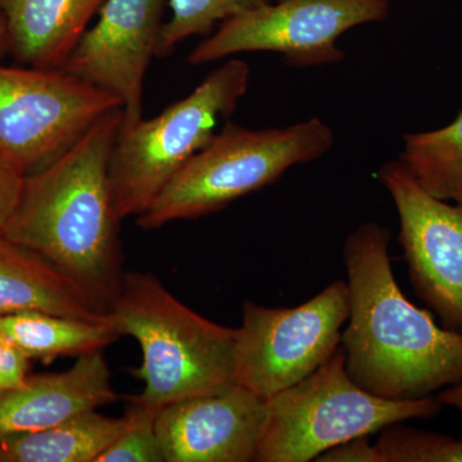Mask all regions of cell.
I'll list each match as a JSON object with an SVG mask.
<instances>
[{"mask_svg": "<svg viewBox=\"0 0 462 462\" xmlns=\"http://www.w3.org/2000/svg\"><path fill=\"white\" fill-rule=\"evenodd\" d=\"M320 462H382L375 445H370L369 437L356 438L328 449L319 456Z\"/></svg>", "mask_w": 462, "mask_h": 462, "instance_id": "cb8c5ba5", "label": "cell"}, {"mask_svg": "<svg viewBox=\"0 0 462 462\" xmlns=\"http://www.w3.org/2000/svg\"><path fill=\"white\" fill-rule=\"evenodd\" d=\"M272 0H169L171 17L163 23L157 58H166L191 36H208L220 23Z\"/></svg>", "mask_w": 462, "mask_h": 462, "instance_id": "d6986e66", "label": "cell"}, {"mask_svg": "<svg viewBox=\"0 0 462 462\" xmlns=\"http://www.w3.org/2000/svg\"><path fill=\"white\" fill-rule=\"evenodd\" d=\"M375 447L382 462H462V439L412 430L401 422L380 430Z\"/></svg>", "mask_w": 462, "mask_h": 462, "instance_id": "ffe728a7", "label": "cell"}, {"mask_svg": "<svg viewBox=\"0 0 462 462\" xmlns=\"http://www.w3.org/2000/svg\"><path fill=\"white\" fill-rule=\"evenodd\" d=\"M251 67L227 60L189 96L153 118L120 127L108 167L109 191L117 220L142 215L194 154L214 138L245 96Z\"/></svg>", "mask_w": 462, "mask_h": 462, "instance_id": "8992f818", "label": "cell"}, {"mask_svg": "<svg viewBox=\"0 0 462 462\" xmlns=\"http://www.w3.org/2000/svg\"><path fill=\"white\" fill-rule=\"evenodd\" d=\"M0 331L30 358L50 365L66 356L103 351L120 338L114 322H94L42 311L0 315Z\"/></svg>", "mask_w": 462, "mask_h": 462, "instance_id": "e0dca14e", "label": "cell"}, {"mask_svg": "<svg viewBox=\"0 0 462 462\" xmlns=\"http://www.w3.org/2000/svg\"><path fill=\"white\" fill-rule=\"evenodd\" d=\"M167 3L105 0L96 25L87 29L60 69L120 100L121 127L143 118L145 75L157 58Z\"/></svg>", "mask_w": 462, "mask_h": 462, "instance_id": "8fae6325", "label": "cell"}, {"mask_svg": "<svg viewBox=\"0 0 462 462\" xmlns=\"http://www.w3.org/2000/svg\"><path fill=\"white\" fill-rule=\"evenodd\" d=\"M123 108L96 121L50 165L25 176L2 236L44 258L89 294L106 314L120 296L124 254L108 167Z\"/></svg>", "mask_w": 462, "mask_h": 462, "instance_id": "6da1fadb", "label": "cell"}, {"mask_svg": "<svg viewBox=\"0 0 462 462\" xmlns=\"http://www.w3.org/2000/svg\"><path fill=\"white\" fill-rule=\"evenodd\" d=\"M378 178L396 206L412 288L443 328L462 334V203L430 196L400 160Z\"/></svg>", "mask_w": 462, "mask_h": 462, "instance_id": "30bf717a", "label": "cell"}, {"mask_svg": "<svg viewBox=\"0 0 462 462\" xmlns=\"http://www.w3.org/2000/svg\"><path fill=\"white\" fill-rule=\"evenodd\" d=\"M111 315L120 337L142 348V365L132 372L144 382L142 393L132 396L138 402L160 412L234 384L236 329L194 312L153 273H125Z\"/></svg>", "mask_w": 462, "mask_h": 462, "instance_id": "3957f363", "label": "cell"}, {"mask_svg": "<svg viewBox=\"0 0 462 462\" xmlns=\"http://www.w3.org/2000/svg\"><path fill=\"white\" fill-rule=\"evenodd\" d=\"M111 376L103 351H94L66 372L29 376L21 387L0 392V437L47 430L116 402L121 396Z\"/></svg>", "mask_w": 462, "mask_h": 462, "instance_id": "4fadbf2b", "label": "cell"}, {"mask_svg": "<svg viewBox=\"0 0 462 462\" xmlns=\"http://www.w3.org/2000/svg\"><path fill=\"white\" fill-rule=\"evenodd\" d=\"M126 425L97 410L38 431L0 437V462H96Z\"/></svg>", "mask_w": 462, "mask_h": 462, "instance_id": "2e32d148", "label": "cell"}, {"mask_svg": "<svg viewBox=\"0 0 462 462\" xmlns=\"http://www.w3.org/2000/svg\"><path fill=\"white\" fill-rule=\"evenodd\" d=\"M42 311L114 322L74 281L23 245L0 236V315Z\"/></svg>", "mask_w": 462, "mask_h": 462, "instance_id": "9a60e30c", "label": "cell"}, {"mask_svg": "<svg viewBox=\"0 0 462 462\" xmlns=\"http://www.w3.org/2000/svg\"><path fill=\"white\" fill-rule=\"evenodd\" d=\"M29 357L0 331V392L21 387L29 378Z\"/></svg>", "mask_w": 462, "mask_h": 462, "instance_id": "7402d4cb", "label": "cell"}, {"mask_svg": "<svg viewBox=\"0 0 462 462\" xmlns=\"http://www.w3.org/2000/svg\"><path fill=\"white\" fill-rule=\"evenodd\" d=\"M398 160L430 196L462 203V111L445 127L404 135Z\"/></svg>", "mask_w": 462, "mask_h": 462, "instance_id": "ac0fdd59", "label": "cell"}, {"mask_svg": "<svg viewBox=\"0 0 462 462\" xmlns=\"http://www.w3.org/2000/svg\"><path fill=\"white\" fill-rule=\"evenodd\" d=\"M8 56V42L7 35H5V23L0 18V60Z\"/></svg>", "mask_w": 462, "mask_h": 462, "instance_id": "484cf974", "label": "cell"}, {"mask_svg": "<svg viewBox=\"0 0 462 462\" xmlns=\"http://www.w3.org/2000/svg\"><path fill=\"white\" fill-rule=\"evenodd\" d=\"M389 240L382 225L365 223L343 245L346 370L375 396L419 400L462 383V334L438 325L430 312L404 297L392 270Z\"/></svg>", "mask_w": 462, "mask_h": 462, "instance_id": "7a4b0ae2", "label": "cell"}, {"mask_svg": "<svg viewBox=\"0 0 462 462\" xmlns=\"http://www.w3.org/2000/svg\"><path fill=\"white\" fill-rule=\"evenodd\" d=\"M264 404L258 462L316 460L340 443L370 437L388 425L434 418L443 407L438 397L387 400L358 387L346 373L342 345L315 373Z\"/></svg>", "mask_w": 462, "mask_h": 462, "instance_id": "5b68a950", "label": "cell"}, {"mask_svg": "<svg viewBox=\"0 0 462 462\" xmlns=\"http://www.w3.org/2000/svg\"><path fill=\"white\" fill-rule=\"evenodd\" d=\"M391 0H278L229 18L190 51L202 66L234 54L273 51L289 66L333 65L345 58L337 41L356 26L385 20Z\"/></svg>", "mask_w": 462, "mask_h": 462, "instance_id": "9c48e42d", "label": "cell"}, {"mask_svg": "<svg viewBox=\"0 0 462 462\" xmlns=\"http://www.w3.org/2000/svg\"><path fill=\"white\" fill-rule=\"evenodd\" d=\"M25 175L0 158V236L16 212Z\"/></svg>", "mask_w": 462, "mask_h": 462, "instance_id": "603a6c76", "label": "cell"}, {"mask_svg": "<svg viewBox=\"0 0 462 462\" xmlns=\"http://www.w3.org/2000/svg\"><path fill=\"white\" fill-rule=\"evenodd\" d=\"M443 406H451L462 411V383L452 385L438 396Z\"/></svg>", "mask_w": 462, "mask_h": 462, "instance_id": "d4e9b609", "label": "cell"}, {"mask_svg": "<svg viewBox=\"0 0 462 462\" xmlns=\"http://www.w3.org/2000/svg\"><path fill=\"white\" fill-rule=\"evenodd\" d=\"M126 425L96 462H163L158 440V411L127 398Z\"/></svg>", "mask_w": 462, "mask_h": 462, "instance_id": "44dd1931", "label": "cell"}, {"mask_svg": "<svg viewBox=\"0 0 462 462\" xmlns=\"http://www.w3.org/2000/svg\"><path fill=\"white\" fill-rule=\"evenodd\" d=\"M118 107L115 96L63 69L0 65V158L23 175L39 171Z\"/></svg>", "mask_w": 462, "mask_h": 462, "instance_id": "ba28073f", "label": "cell"}, {"mask_svg": "<svg viewBox=\"0 0 462 462\" xmlns=\"http://www.w3.org/2000/svg\"><path fill=\"white\" fill-rule=\"evenodd\" d=\"M333 144V130L318 117L261 130L227 123L173 175L136 224L156 230L215 214L278 181L291 167L324 156Z\"/></svg>", "mask_w": 462, "mask_h": 462, "instance_id": "277c9868", "label": "cell"}, {"mask_svg": "<svg viewBox=\"0 0 462 462\" xmlns=\"http://www.w3.org/2000/svg\"><path fill=\"white\" fill-rule=\"evenodd\" d=\"M348 288L337 281L293 309L245 300L236 329L234 384L267 400L328 363L342 345Z\"/></svg>", "mask_w": 462, "mask_h": 462, "instance_id": "52a82bcc", "label": "cell"}, {"mask_svg": "<svg viewBox=\"0 0 462 462\" xmlns=\"http://www.w3.org/2000/svg\"><path fill=\"white\" fill-rule=\"evenodd\" d=\"M266 400L233 384L167 404L156 430L163 462H249L256 458Z\"/></svg>", "mask_w": 462, "mask_h": 462, "instance_id": "7c38bea8", "label": "cell"}, {"mask_svg": "<svg viewBox=\"0 0 462 462\" xmlns=\"http://www.w3.org/2000/svg\"><path fill=\"white\" fill-rule=\"evenodd\" d=\"M105 0H0L8 56L17 65L62 69Z\"/></svg>", "mask_w": 462, "mask_h": 462, "instance_id": "5bb4252c", "label": "cell"}]
</instances>
